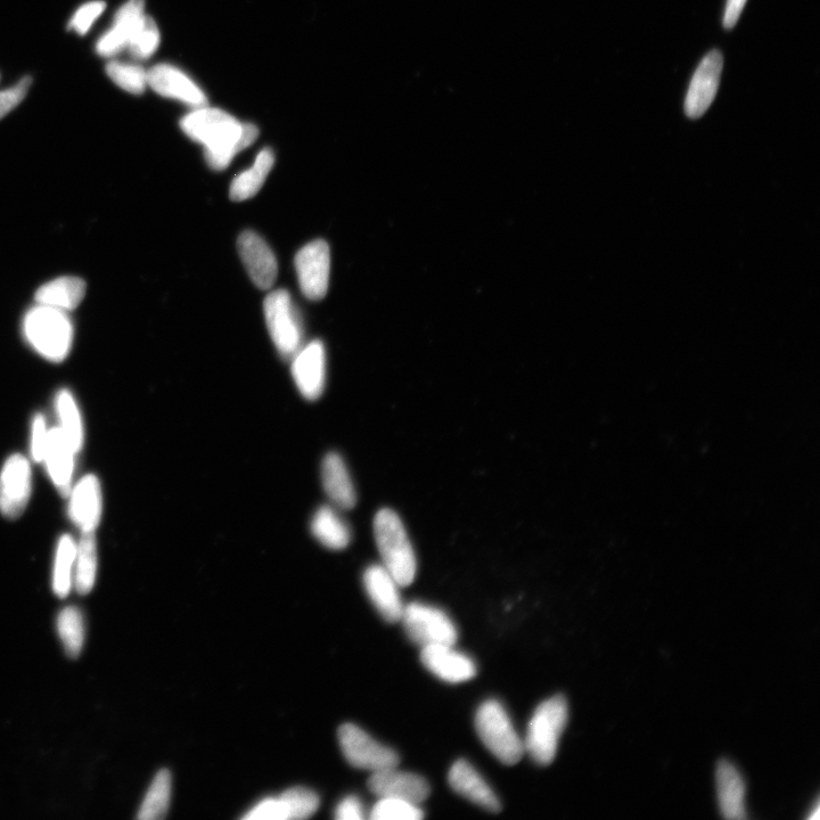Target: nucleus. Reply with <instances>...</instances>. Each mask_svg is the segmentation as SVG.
<instances>
[{
    "mask_svg": "<svg viewBox=\"0 0 820 820\" xmlns=\"http://www.w3.org/2000/svg\"><path fill=\"white\" fill-rule=\"evenodd\" d=\"M180 127L194 142L204 147L205 160L215 170H224L237 153L249 147L259 136L252 123H242L220 109L196 108L187 114Z\"/></svg>",
    "mask_w": 820,
    "mask_h": 820,
    "instance_id": "1",
    "label": "nucleus"
},
{
    "mask_svg": "<svg viewBox=\"0 0 820 820\" xmlns=\"http://www.w3.org/2000/svg\"><path fill=\"white\" fill-rule=\"evenodd\" d=\"M374 535L383 567L392 574L400 587L412 585L417 573V560L398 514L389 508L377 512Z\"/></svg>",
    "mask_w": 820,
    "mask_h": 820,
    "instance_id": "2",
    "label": "nucleus"
},
{
    "mask_svg": "<svg viewBox=\"0 0 820 820\" xmlns=\"http://www.w3.org/2000/svg\"><path fill=\"white\" fill-rule=\"evenodd\" d=\"M24 338L41 357L62 363L70 354L73 326L65 311L37 305L23 319Z\"/></svg>",
    "mask_w": 820,
    "mask_h": 820,
    "instance_id": "3",
    "label": "nucleus"
},
{
    "mask_svg": "<svg viewBox=\"0 0 820 820\" xmlns=\"http://www.w3.org/2000/svg\"><path fill=\"white\" fill-rule=\"evenodd\" d=\"M569 718L568 702L555 695L540 703L529 721L524 751L540 766L552 764Z\"/></svg>",
    "mask_w": 820,
    "mask_h": 820,
    "instance_id": "4",
    "label": "nucleus"
},
{
    "mask_svg": "<svg viewBox=\"0 0 820 820\" xmlns=\"http://www.w3.org/2000/svg\"><path fill=\"white\" fill-rule=\"evenodd\" d=\"M475 729L492 756L513 766L523 758V738L516 732L504 705L497 700L483 702L475 713Z\"/></svg>",
    "mask_w": 820,
    "mask_h": 820,
    "instance_id": "5",
    "label": "nucleus"
},
{
    "mask_svg": "<svg viewBox=\"0 0 820 820\" xmlns=\"http://www.w3.org/2000/svg\"><path fill=\"white\" fill-rule=\"evenodd\" d=\"M406 634L418 646L455 645L457 628L449 615L436 606L413 602L401 615Z\"/></svg>",
    "mask_w": 820,
    "mask_h": 820,
    "instance_id": "6",
    "label": "nucleus"
},
{
    "mask_svg": "<svg viewBox=\"0 0 820 820\" xmlns=\"http://www.w3.org/2000/svg\"><path fill=\"white\" fill-rule=\"evenodd\" d=\"M264 308L270 338L278 354L292 359L302 348L303 332L290 293L285 290L269 293Z\"/></svg>",
    "mask_w": 820,
    "mask_h": 820,
    "instance_id": "7",
    "label": "nucleus"
},
{
    "mask_svg": "<svg viewBox=\"0 0 820 820\" xmlns=\"http://www.w3.org/2000/svg\"><path fill=\"white\" fill-rule=\"evenodd\" d=\"M338 736L343 756L351 766L375 773L399 765L400 759L395 750L375 741L354 724L342 725Z\"/></svg>",
    "mask_w": 820,
    "mask_h": 820,
    "instance_id": "8",
    "label": "nucleus"
},
{
    "mask_svg": "<svg viewBox=\"0 0 820 820\" xmlns=\"http://www.w3.org/2000/svg\"><path fill=\"white\" fill-rule=\"evenodd\" d=\"M32 489L31 465L26 457L7 458L0 472V513L6 519L20 518L28 506Z\"/></svg>",
    "mask_w": 820,
    "mask_h": 820,
    "instance_id": "9",
    "label": "nucleus"
},
{
    "mask_svg": "<svg viewBox=\"0 0 820 820\" xmlns=\"http://www.w3.org/2000/svg\"><path fill=\"white\" fill-rule=\"evenodd\" d=\"M294 264L305 297L313 301L322 300L330 282V246L322 240L311 242L297 253Z\"/></svg>",
    "mask_w": 820,
    "mask_h": 820,
    "instance_id": "10",
    "label": "nucleus"
},
{
    "mask_svg": "<svg viewBox=\"0 0 820 820\" xmlns=\"http://www.w3.org/2000/svg\"><path fill=\"white\" fill-rule=\"evenodd\" d=\"M724 56L717 49L705 55L696 69L685 100V113L690 119H699L708 111L718 93Z\"/></svg>",
    "mask_w": 820,
    "mask_h": 820,
    "instance_id": "11",
    "label": "nucleus"
},
{
    "mask_svg": "<svg viewBox=\"0 0 820 820\" xmlns=\"http://www.w3.org/2000/svg\"><path fill=\"white\" fill-rule=\"evenodd\" d=\"M291 360L292 377L301 396L308 401L321 398L326 385V351L323 342H310Z\"/></svg>",
    "mask_w": 820,
    "mask_h": 820,
    "instance_id": "12",
    "label": "nucleus"
},
{
    "mask_svg": "<svg viewBox=\"0 0 820 820\" xmlns=\"http://www.w3.org/2000/svg\"><path fill=\"white\" fill-rule=\"evenodd\" d=\"M368 789L379 798H396L421 805L430 795V785L421 775L401 772L397 767L375 772Z\"/></svg>",
    "mask_w": 820,
    "mask_h": 820,
    "instance_id": "13",
    "label": "nucleus"
},
{
    "mask_svg": "<svg viewBox=\"0 0 820 820\" xmlns=\"http://www.w3.org/2000/svg\"><path fill=\"white\" fill-rule=\"evenodd\" d=\"M421 661L431 674L442 682L461 684L477 676V664L455 645H433L422 647Z\"/></svg>",
    "mask_w": 820,
    "mask_h": 820,
    "instance_id": "14",
    "label": "nucleus"
},
{
    "mask_svg": "<svg viewBox=\"0 0 820 820\" xmlns=\"http://www.w3.org/2000/svg\"><path fill=\"white\" fill-rule=\"evenodd\" d=\"M363 581L369 600L381 617L389 623L399 622L405 605L392 574L382 564H374L365 570Z\"/></svg>",
    "mask_w": 820,
    "mask_h": 820,
    "instance_id": "15",
    "label": "nucleus"
},
{
    "mask_svg": "<svg viewBox=\"0 0 820 820\" xmlns=\"http://www.w3.org/2000/svg\"><path fill=\"white\" fill-rule=\"evenodd\" d=\"M70 520L82 532H93L101 522L103 496L100 480L87 474L70 490Z\"/></svg>",
    "mask_w": 820,
    "mask_h": 820,
    "instance_id": "16",
    "label": "nucleus"
},
{
    "mask_svg": "<svg viewBox=\"0 0 820 820\" xmlns=\"http://www.w3.org/2000/svg\"><path fill=\"white\" fill-rule=\"evenodd\" d=\"M149 86L155 93L163 97L174 98V100L202 108L207 105V96L195 82L182 70L170 64L155 65L147 71Z\"/></svg>",
    "mask_w": 820,
    "mask_h": 820,
    "instance_id": "17",
    "label": "nucleus"
},
{
    "mask_svg": "<svg viewBox=\"0 0 820 820\" xmlns=\"http://www.w3.org/2000/svg\"><path fill=\"white\" fill-rule=\"evenodd\" d=\"M237 248L252 282L261 290L272 289L276 282L278 266L269 245L257 233L248 231L239 237Z\"/></svg>",
    "mask_w": 820,
    "mask_h": 820,
    "instance_id": "18",
    "label": "nucleus"
},
{
    "mask_svg": "<svg viewBox=\"0 0 820 820\" xmlns=\"http://www.w3.org/2000/svg\"><path fill=\"white\" fill-rule=\"evenodd\" d=\"M448 782L457 794L489 813H499L502 808L495 792L469 761L457 760L449 770Z\"/></svg>",
    "mask_w": 820,
    "mask_h": 820,
    "instance_id": "19",
    "label": "nucleus"
},
{
    "mask_svg": "<svg viewBox=\"0 0 820 820\" xmlns=\"http://www.w3.org/2000/svg\"><path fill=\"white\" fill-rule=\"evenodd\" d=\"M77 453L69 445L59 428L49 430L43 463L53 485L61 495L68 497L72 488Z\"/></svg>",
    "mask_w": 820,
    "mask_h": 820,
    "instance_id": "20",
    "label": "nucleus"
},
{
    "mask_svg": "<svg viewBox=\"0 0 820 820\" xmlns=\"http://www.w3.org/2000/svg\"><path fill=\"white\" fill-rule=\"evenodd\" d=\"M144 15L145 0H128L117 12L113 27L98 39L97 54L102 57H113L126 49Z\"/></svg>",
    "mask_w": 820,
    "mask_h": 820,
    "instance_id": "21",
    "label": "nucleus"
},
{
    "mask_svg": "<svg viewBox=\"0 0 820 820\" xmlns=\"http://www.w3.org/2000/svg\"><path fill=\"white\" fill-rule=\"evenodd\" d=\"M322 483L331 505L349 511L357 503L356 489L343 458L336 453L327 454L322 463Z\"/></svg>",
    "mask_w": 820,
    "mask_h": 820,
    "instance_id": "22",
    "label": "nucleus"
},
{
    "mask_svg": "<svg viewBox=\"0 0 820 820\" xmlns=\"http://www.w3.org/2000/svg\"><path fill=\"white\" fill-rule=\"evenodd\" d=\"M339 511L333 505H323L317 508L310 522V531L318 543L332 551L347 548L352 538L349 524Z\"/></svg>",
    "mask_w": 820,
    "mask_h": 820,
    "instance_id": "23",
    "label": "nucleus"
},
{
    "mask_svg": "<svg viewBox=\"0 0 820 820\" xmlns=\"http://www.w3.org/2000/svg\"><path fill=\"white\" fill-rule=\"evenodd\" d=\"M716 778L721 814L728 819H744L745 784L740 772L731 762L721 761Z\"/></svg>",
    "mask_w": 820,
    "mask_h": 820,
    "instance_id": "24",
    "label": "nucleus"
},
{
    "mask_svg": "<svg viewBox=\"0 0 820 820\" xmlns=\"http://www.w3.org/2000/svg\"><path fill=\"white\" fill-rule=\"evenodd\" d=\"M85 294L86 283L81 278L65 276L41 286L36 293V301L37 305L68 313L80 305Z\"/></svg>",
    "mask_w": 820,
    "mask_h": 820,
    "instance_id": "25",
    "label": "nucleus"
},
{
    "mask_svg": "<svg viewBox=\"0 0 820 820\" xmlns=\"http://www.w3.org/2000/svg\"><path fill=\"white\" fill-rule=\"evenodd\" d=\"M274 163V152L270 149L262 150L252 168L234 178L231 191H229L231 199L235 202H242L257 195L264 186L269 172L272 171Z\"/></svg>",
    "mask_w": 820,
    "mask_h": 820,
    "instance_id": "26",
    "label": "nucleus"
},
{
    "mask_svg": "<svg viewBox=\"0 0 820 820\" xmlns=\"http://www.w3.org/2000/svg\"><path fill=\"white\" fill-rule=\"evenodd\" d=\"M97 576V543L95 531L82 532L77 543L75 576L73 584L78 594L87 595L92 592Z\"/></svg>",
    "mask_w": 820,
    "mask_h": 820,
    "instance_id": "27",
    "label": "nucleus"
},
{
    "mask_svg": "<svg viewBox=\"0 0 820 820\" xmlns=\"http://www.w3.org/2000/svg\"><path fill=\"white\" fill-rule=\"evenodd\" d=\"M55 406L57 417H59V426L57 428L60 429L73 450L77 454L80 453L82 447H84L85 434L84 424H82L75 397L69 390L63 389L57 393Z\"/></svg>",
    "mask_w": 820,
    "mask_h": 820,
    "instance_id": "28",
    "label": "nucleus"
},
{
    "mask_svg": "<svg viewBox=\"0 0 820 820\" xmlns=\"http://www.w3.org/2000/svg\"><path fill=\"white\" fill-rule=\"evenodd\" d=\"M76 552V541L70 535L62 536L57 543L53 572L54 593L60 598L67 597L71 592Z\"/></svg>",
    "mask_w": 820,
    "mask_h": 820,
    "instance_id": "29",
    "label": "nucleus"
},
{
    "mask_svg": "<svg viewBox=\"0 0 820 820\" xmlns=\"http://www.w3.org/2000/svg\"><path fill=\"white\" fill-rule=\"evenodd\" d=\"M171 798V774L162 769L154 777L149 791L139 808L137 818L141 820H159L167 816Z\"/></svg>",
    "mask_w": 820,
    "mask_h": 820,
    "instance_id": "30",
    "label": "nucleus"
},
{
    "mask_svg": "<svg viewBox=\"0 0 820 820\" xmlns=\"http://www.w3.org/2000/svg\"><path fill=\"white\" fill-rule=\"evenodd\" d=\"M57 630L65 652L72 659L78 658L85 642L84 615L76 606H68L57 617Z\"/></svg>",
    "mask_w": 820,
    "mask_h": 820,
    "instance_id": "31",
    "label": "nucleus"
},
{
    "mask_svg": "<svg viewBox=\"0 0 820 820\" xmlns=\"http://www.w3.org/2000/svg\"><path fill=\"white\" fill-rule=\"evenodd\" d=\"M160 39L157 23L151 16L145 14L133 36H131L127 49L134 59L144 61L150 59L158 51Z\"/></svg>",
    "mask_w": 820,
    "mask_h": 820,
    "instance_id": "32",
    "label": "nucleus"
},
{
    "mask_svg": "<svg viewBox=\"0 0 820 820\" xmlns=\"http://www.w3.org/2000/svg\"><path fill=\"white\" fill-rule=\"evenodd\" d=\"M106 73L114 84L130 94L141 95L149 86L147 71L141 65L113 61L106 65Z\"/></svg>",
    "mask_w": 820,
    "mask_h": 820,
    "instance_id": "33",
    "label": "nucleus"
},
{
    "mask_svg": "<svg viewBox=\"0 0 820 820\" xmlns=\"http://www.w3.org/2000/svg\"><path fill=\"white\" fill-rule=\"evenodd\" d=\"M423 817L420 805L396 798H379L369 813L373 820H421Z\"/></svg>",
    "mask_w": 820,
    "mask_h": 820,
    "instance_id": "34",
    "label": "nucleus"
},
{
    "mask_svg": "<svg viewBox=\"0 0 820 820\" xmlns=\"http://www.w3.org/2000/svg\"><path fill=\"white\" fill-rule=\"evenodd\" d=\"M280 797L285 803L289 819H307L313 816L319 807L317 794L306 787H292Z\"/></svg>",
    "mask_w": 820,
    "mask_h": 820,
    "instance_id": "35",
    "label": "nucleus"
},
{
    "mask_svg": "<svg viewBox=\"0 0 820 820\" xmlns=\"http://www.w3.org/2000/svg\"><path fill=\"white\" fill-rule=\"evenodd\" d=\"M106 8V3L103 0H94L81 7L72 16L69 22L68 29L76 31L78 35L85 36L90 28L93 27L95 21L100 18Z\"/></svg>",
    "mask_w": 820,
    "mask_h": 820,
    "instance_id": "36",
    "label": "nucleus"
},
{
    "mask_svg": "<svg viewBox=\"0 0 820 820\" xmlns=\"http://www.w3.org/2000/svg\"><path fill=\"white\" fill-rule=\"evenodd\" d=\"M244 820H289V814L285 803L278 798H266L254 805L248 814L243 816Z\"/></svg>",
    "mask_w": 820,
    "mask_h": 820,
    "instance_id": "37",
    "label": "nucleus"
},
{
    "mask_svg": "<svg viewBox=\"0 0 820 820\" xmlns=\"http://www.w3.org/2000/svg\"><path fill=\"white\" fill-rule=\"evenodd\" d=\"M32 84L31 77H24L19 84L0 92V120L13 111L26 98Z\"/></svg>",
    "mask_w": 820,
    "mask_h": 820,
    "instance_id": "38",
    "label": "nucleus"
},
{
    "mask_svg": "<svg viewBox=\"0 0 820 820\" xmlns=\"http://www.w3.org/2000/svg\"><path fill=\"white\" fill-rule=\"evenodd\" d=\"M31 429V458L36 463H43L49 434L45 417L37 414L32 421Z\"/></svg>",
    "mask_w": 820,
    "mask_h": 820,
    "instance_id": "39",
    "label": "nucleus"
},
{
    "mask_svg": "<svg viewBox=\"0 0 820 820\" xmlns=\"http://www.w3.org/2000/svg\"><path fill=\"white\" fill-rule=\"evenodd\" d=\"M335 818L339 820H362L365 818L364 807L355 795L344 798L335 809Z\"/></svg>",
    "mask_w": 820,
    "mask_h": 820,
    "instance_id": "40",
    "label": "nucleus"
},
{
    "mask_svg": "<svg viewBox=\"0 0 820 820\" xmlns=\"http://www.w3.org/2000/svg\"><path fill=\"white\" fill-rule=\"evenodd\" d=\"M746 2H748V0H727L724 15V28L726 30H732L736 26V23L741 18Z\"/></svg>",
    "mask_w": 820,
    "mask_h": 820,
    "instance_id": "41",
    "label": "nucleus"
},
{
    "mask_svg": "<svg viewBox=\"0 0 820 820\" xmlns=\"http://www.w3.org/2000/svg\"><path fill=\"white\" fill-rule=\"evenodd\" d=\"M818 818H819V806H818V803H817L816 808L814 810V815H811L809 817V819H818Z\"/></svg>",
    "mask_w": 820,
    "mask_h": 820,
    "instance_id": "42",
    "label": "nucleus"
}]
</instances>
